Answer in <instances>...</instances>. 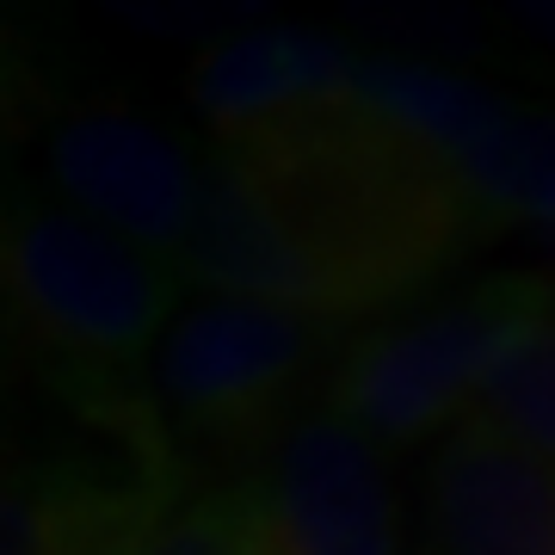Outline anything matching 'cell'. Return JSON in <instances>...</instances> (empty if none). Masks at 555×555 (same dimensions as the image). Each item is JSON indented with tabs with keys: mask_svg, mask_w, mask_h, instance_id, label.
<instances>
[{
	"mask_svg": "<svg viewBox=\"0 0 555 555\" xmlns=\"http://www.w3.org/2000/svg\"><path fill=\"white\" fill-rule=\"evenodd\" d=\"M364 68V62H358ZM179 278L321 321H383L444 278L488 217L444 160L352 87L291 124L217 137Z\"/></svg>",
	"mask_w": 555,
	"mask_h": 555,
	"instance_id": "cell-1",
	"label": "cell"
},
{
	"mask_svg": "<svg viewBox=\"0 0 555 555\" xmlns=\"http://www.w3.org/2000/svg\"><path fill=\"white\" fill-rule=\"evenodd\" d=\"M179 291L185 278L167 259L62 198L25 192L7 210V302L31 371L118 456L160 476H179V456L149 371L179 321Z\"/></svg>",
	"mask_w": 555,
	"mask_h": 555,
	"instance_id": "cell-2",
	"label": "cell"
},
{
	"mask_svg": "<svg viewBox=\"0 0 555 555\" xmlns=\"http://www.w3.org/2000/svg\"><path fill=\"white\" fill-rule=\"evenodd\" d=\"M555 309V272H488L433 309L371 321L346 339L321 396L383 451L444 438L476 414L481 383Z\"/></svg>",
	"mask_w": 555,
	"mask_h": 555,
	"instance_id": "cell-3",
	"label": "cell"
},
{
	"mask_svg": "<svg viewBox=\"0 0 555 555\" xmlns=\"http://www.w3.org/2000/svg\"><path fill=\"white\" fill-rule=\"evenodd\" d=\"M339 352V321L259 297H198L160 339L149 383L173 444L192 438L247 469L302 408H315L309 389L334 377Z\"/></svg>",
	"mask_w": 555,
	"mask_h": 555,
	"instance_id": "cell-4",
	"label": "cell"
},
{
	"mask_svg": "<svg viewBox=\"0 0 555 555\" xmlns=\"http://www.w3.org/2000/svg\"><path fill=\"white\" fill-rule=\"evenodd\" d=\"M266 555H401V494L389 451L327 396L302 408L241 469Z\"/></svg>",
	"mask_w": 555,
	"mask_h": 555,
	"instance_id": "cell-5",
	"label": "cell"
},
{
	"mask_svg": "<svg viewBox=\"0 0 555 555\" xmlns=\"http://www.w3.org/2000/svg\"><path fill=\"white\" fill-rule=\"evenodd\" d=\"M43 173L68 210L137 241L142 254L179 272V254L204 210L210 160L192 155L160 118L118 100L68 105L43 142Z\"/></svg>",
	"mask_w": 555,
	"mask_h": 555,
	"instance_id": "cell-6",
	"label": "cell"
},
{
	"mask_svg": "<svg viewBox=\"0 0 555 555\" xmlns=\"http://www.w3.org/2000/svg\"><path fill=\"white\" fill-rule=\"evenodd\" d=\"M383 93L389 112L463 179L488 229H531L555 247V105H513L426 62L389 68Z\"/></svg>",
	"mask_w": 555,
	"mask_h": 555,
	"instance_id": "cell-7",
	"label": "cell"
},
{
	"mask_svg": "<svg viewBox=\"0 0 555 555\" xmlns=\"http://www.w3.org/2000/svg\"><path fill=\"white\" fill-rule=\"evenodd\" d=\"M438 555H555V463L488 420H463L426 463Z\"/></svg>",
	"mask_w": 555,
	"mask_h": 555,
	"instance_id": "cell-8",
	"label": "cell"
},
{
	"mask_svg": "<svg viewBox=\"0 0 555 555\" xmlns=\"http://www.w3.org/2000/svg\"><path fill=\"white\" fill-rule=\"evenodd\" d=\"M179 476L124 469L100 476L80 463H31L7 494V555H142V537Z\"/></svg>",
	"mask_w": 555,
	"mask_h": 555,
	"instance_id": "cell-9",
	"label": "cell"
},
{
	"mask_svg": "<svg viewBox=\"0 0 555 555\" xmlns=\"http://www.w3.org/2000/svg\"><path fill=\"white\" fill-rule=\"evenodd\" d=\"M358 62L364 56H352L346 43L321 38V31L272 25V31H247V38L222 43L198 68L192 93L217 137H247V130H272L315 105L346 100L358 87Z\"/></svg>",
	"mask_w": 555,
	"mask_h": 555,
	"instance_id": "cell-10",
	"label": "cell"
},
{
	"mask_svg": "<svg viewBox=\"0 0 555 555\" xmlns=\"http://www.w3.org/2000/svg\"><path fill=\"white\" fill-rule=\"evenodd\" d=\"M476 420L555 463V309L525 339H513V352L494 364V377L476 396Z\"/></svg>",
	"mask_w": 555,
	"mask_h": 555,
	"instance_id": "cell-11",
	"label": "cell"
},
{
	"mask_svg": "<svg viewBox=\"0 0 555 555\" xmlns=\"http://www.w3.org/2000/svg\"><path fill=\"white\" fill-rule=\"evenodd\" d=\"M142 555H266L247 481L235 476L198 494H173L142 537Z\"/></svg>",
	"mask_w": 555,
	"mask_h": 555,
	"instance_id": "cell-12",
	"label": "cell"
}]
</instances>
